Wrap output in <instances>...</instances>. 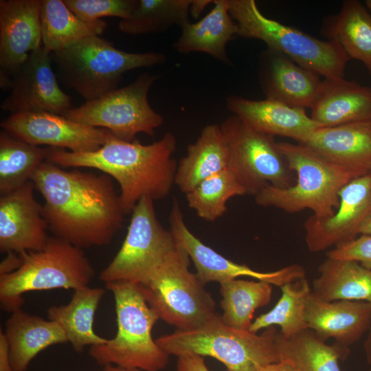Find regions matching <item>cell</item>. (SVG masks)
<instances>
[{
  "label": "cell",
  "mask_w": 371,
  "mask_h": 371,
  "mask_svg": "<svg viewBox=\"0 0 371 371\" xmlns=\"http://www.w3.org/2000/svg\"><path fill=\"white\" fill-rule=\"evenodd\" d=\"M31 181L54 237L89 248L109 245L121 229L126 213L109 175L66 170L46 160Z\"/></svg>",
  "instance_id": "obj_1"
},
{
  "label": "cell",
  "mask_w": 371,
  "mask_h": 371,
  "mask_svg": "<svg viewBox=\"0 0 371 371\" xmlns=\"http://www.w3.org/2000/svg\"><path fill=\"white\" fill-rule=\"evenodd\" d=\"M176 147V138L170 132L146 145L137 139H120L109 132L104 144L95 151L76 153L49 147L46 160L61 168H95L113 178L120 185L121 203L126 214L144 196L155 201L170 194L177 168L172 157Z\"/></svg>",
  "instance_id": "obj_2"
},
{
  "label": "cell",
  "mask_w": 371,
  "mask_h": 371,
  "mask_svg": "<svg viewBox=\"0 0 371 371\" xmlns=\"http://www.w3.org/2000/svg\"><path fill=\"white\" fill-rule=\"evenodd\" d=\"M105 285L115 298L117 330L106 343L90 346V357L102 366L164 370L170 355L153 338V328L159 318L147 303L140 286L122 281Z\"/></svg>",
  "instance_id": "obj_3"
},
{
  "label": "cell",
  "mask_w": 371,
  "mask_h": 371,
  "mask_svg": "<svg viewBox=\"0 0 371 371\" xmlns=\"http://www.w3.org/2000/svg\"><path fill=\"white\" fill-rule=\"evenodd\" d=\"M278 333L274 326L260 335L236 329L225 324L216 314L197 328L176 330L155 340L170 355L192 353L213 357L225 365V371H260L280 361Z\"/></svg>",
  "instance_id": "obj_4"
},
{
  "label": "cell",
  "mask_w": 371,
  "mask_h": 371,
  "mask_svg": "<svg viewBox=\"0 0 371 371\" xmlns=\"http://www.w3.org/2000/svg\"><path fill=\"white\" fill-rule=\"evenodd\" d=\"M278 146L295 173L296 182L287 188L265 187L254 196L260 206L287 213L309 209L316 217H329L339 207L341 188L362 176L324 159L304 145L278 142Z\"/></svg>",
  "instance_id": "obj_5"
},
{
  "label": "cell",
  "mask_w": 371,
  "mask_h": 371,
  "mask_svg": "<svg viewBox=\"0 0 371 371\" xmlns=\"http://www.w3.org/2000/svg\"><path fill=\"white\" fill-rule=\"evenodd\" d=\"M57 76L86 102L117 89L124 74L140 67L161 65L166 56L159 52L133 53L117 49L100 36L85 38L67 48L51 53Z\"/></svg>",
  "instance_id": "obj_6"
},
{
  "label": "cell",
  "mask_w": 371,
  "mask_h": 371,
  "mask_svg": "<svg viewBox=\"0 0 371 371\" xmlns=\"http://www.w3.org/2000/svg\"><path fill=\"white\" fill-rule=\"evenodd\" d=\"M19 254L20 267L0 276L1 306L8 312L21 309L25 293L54 289L75 291L89 286L95 275L82 249L54 236H49L40 250Z\"/></svg>",
  "instance_id": "obj_7"
},
{
  "label": "cell",
  "mask_w": 371,
  "mask_h": 371,
  "mask_svg": "<svg viewBox=\"0 0 371 371\" xmlns=\"http://www.w3.org/2000/svg\"><path fill=\"white\" fill-rule=\"evenodd\" d=\"M238 36L259 39L300 66L326 80L344 77L350 58L334 41H323L265 16L254 0H227Z\"/></svg>",
  "instance_id": "obj_8"
},
{
  "label": "cell",
  "mask_w": 371,
  "mask_h": 371,
  "mask_svg": "<svg viewBox=\"0 0 371 371\" xmlns=\"http://www.w3.org/2000/svg\"><path fill=\"white\" fill-rule=\"evenodd\" d=\"M189 263L188 254L180 246L139 284L159 319L179 330L197 328L216 315L214 299L196 274L189 271Z\"/></svg>",
  "instance_id": "obj_9"
},
{
  "label": "cell",
  "mask_w": 371,
  "mask_h": 371,
  "mask_svg": "<svg viewBox=\"0 0 371 371\" xmlns=\"http://www.w3.org/2000/svg\"><path fill=\"white\" fill-rule=\"evenodd\" d=\"M229 151L228 169L255 196L267 186L287 188L296 182L274 137L259 132L234 115L220 124Z\"/></svg>",
  "instance_id": "obj_10"
},
{
  "label": "cell",
  "mask_w": 371,
  "mask_h": 371,
  "mask_svg": "<svg viewBox=\"0 0 371 371\" xmlns=\"http://www.w3.org/2000/svg\"><path fill=\"white\" fill-rule=\"evenodd\" d=\"M131 213L120 250L100 274L105 284L122 281L142 284L180 247L157 218L152 198H142Z\"/></svg>",
  "instance_id": "obj_11"
},
{
  "label": "cell",
  "mask_w": 371,
  "mask_h": 371,
  "mask_svg": "<svg viewBox=\"0 0 371 371\" xmlns=\"http://www.w3.org/2000/svg\"><path fill=\"white\" fill-rule=\"evenodd\" d=\"M158 75L143 73L126 87L98 99L71 107L61 115L85 125L109 130L120 139L132 142L137 134L153 136L164 122L150 106L148 93Z\"/></svg>",
  "instance_id": "obj_12"
},
{
  "label": "cell",
  "mask_w": 371,
  "mask_h": 371,
  "mask_svg": "<svg viewBox=\"0 0 371 371\" xmlns=\"http://www.w3.org/2000/svg\"><path fill=\"white\" fill-rule=\"evenodd\" d=\"M51 53L43 45L27 58L0 86L11 89L1 104L11 112H48L62 115L71 108V98L59 87L52 70Z\"/></svg>",
  "instance_id": "obj_13"
},
{
  "label": "cell",
  "mask_w": 371,
  "mask_h": 371,
  "mask_svg": "<svg viewBox=\"0 0 371 371\" xmlns=\"http://www.w3.org/2000/svg\"><path fill=\"white\" fill-rule=\"evenodd\" d=\"M168 221L170 231L193 262L196 274L203 285L210 282L221 283L238 277H249L281 287L306 278V270L300 265L293 264L274 271L260 272L219 254L190 232L183 219L179 203L175 199Z\"/></svg>",
  "instance_id": "obj_14"
},
{
  "label": "cell",
  "mask_w": 371,
  "mask_h": 371,
  "mask_svg": "<svg viewBox=\"0 0 371 371\" xmlns=\"http://www.w3.org/2000/svg\"><path fill=\"white\" fill-rule=\"evenodd\" d=\"M3 130L34 146L68 148L73 153H90L105 142L109 131L70 120L48 112L11 113L1 122Z\"/></svg>",
  "instance_id": "obj_15"
},
{
  "label": "cell",
  "mask_w": 371,
  "mask_h": 371,
  "mask_svg": "<svg viewBox=\"0 0 371 371\" xmlns=\"http://www.w3.org/2000/svg\"><path fill=\"white\" fill-rule=\"evenodd\" d=\"M339 205L329 217L312 215L304 222L305 242L316 253L354 240L371 216V172L358 177L339 192Z\"/></svg>",
  "instance_id": "obj_16"
},
{
  "label": "cell",
  "mask_w": 371,
  "mask_h": 371,
  "mask_svg": "<svg viewBox=\"0 0 371 371\" xmlns=\"http://www.w3.org/2000/svg\"><path fill=\"white\" fill-rule=\"evenodd\" d=\"M30 181L20 188L0 196V251L1 253L40 250L49 236L43 205L34 196Z\"/></svg>",
  "instance_id": "obj_17"
},
{
  "label": "cell",
  "mask_w": 371,
  "mask_h": 371,
  "mask_svg": "<svg viewBox=\"0 0 371 371\" xmlns=\"http://www.w3.org/2000/svg\"><path fill=\"white\" fill-rule=\"evenodd\" d=\"M41 0L0 1V81L40 47Z\"/></svg>",
  "instance_id": "obj_18"
},
{
  "label": "cell",
  "mask_w": 371,
  "mask_h": 371,
  "mask_svg": "<svg viewBox=\"0 0 371 371\" xmlns=\"http://www.w3.org/2000/svg\"><path fill=\"white\" fill-rule=\"evenodd\" d=\"M260 80L266 99L305 109L313 106L323 84L317 74L270 49L262 54Z\"/></svg>",
  "instance_id": "obj_19"
},
{
  "label": "cell",
  "mask_w": 371,
  "mask_h": 371,
  "mask_svg": "<svg viewBox=\"0 0 371 371\" xmlns=\"http://www.w3.org/2000/svg\"><path fill=\"white\" fill-rule=\"evenodd\" d=\"M305 320L308 329L326 341L350 348L371 327V304L359 300L325 301L311 291L306 303Z\"/></svg>",
  "instance_id": "obj_20"
},
{
  "label": "cell",
  "mask_w": 371,
  "mask_h": 371,
  "mask_svg": "<svg viewBox=\"0 0 371 371\" xmlns=\"http://www.w3.org/2000/svg\"><path fill=\"white\" fill-rule=\"evenodd\" d=\"M300 144L360 175L371 172V120L319 127Z\"/></svg>",
  "instance_id": "obj_21"
},
{
  "label": "cell",
  "mask_w": 371,
  "mask_h": 371,
  "mask_svg": "<svg viewBox=\"0 0 371 371\" xmlns=\"http://www.w3.org/2000/svg\"><path fill=\"white\" fill-rule=\"evenodd\" d=\"M226 104L254 129L273 137L291 138L297 144L304 143L321 127L306 115L305 109L291 107L273 100H253L229 95Z\"/></svg>",
  "instance_id": "obj_22"
},
{
  "label": "cell",
  "mask_w": 371,
  "mask_h": 371,
  "mask_svg": "<svg viewBox=\"0 0 371 371\" xmlns=\"http://www.w3.org/2000/svg\"><path fill=\"white\" fill-rule=\"evenodd\" d=\"M311 109L321 127L371 120V88L343 78L325 79Z\"/></svg>",
  "instance_id": "obj_23"
},
{
  "label": "cell",
  "mask_w": 371,
  "mask_h": 371,
  "mask_svg": "<svg viewBox=\"0 0 371 371\" xmlns=\"http://www.w3.org/2000/svg\"><path fill=\"white\" fill-rule=\"evenodd\" d=\"M14 371H26L32 359L45 348L67 341L57 322L18 310L12 313L4 332Z\"/></svg>",
  "instance_id": "obj_24"
},
{
  "label": "cell",
  "mask_w": 371,
  "mask_h": 371,
  "mask_svg": "<svg viewBox=\"0 0 371 371\" xmlns=\"http://www.w3.org/2000/svg\"><path fill=\"white\" fill-rule=\"evenodd\" d=\"M213 3V8L201 19L181 27V35L173 47L179 53L203 52L230 64L226 46L238 36V27L229 14L227 0H214Z\"/></svg>",
  "instance_id": "obj_25"
},
{
  "label": "cell",
  "mask_w": 371,
  "mask_h": 371,
  "mask_svg": "<svg viewBox=\"0 0 371 371\" xmlns=\"http://www.w3.org/2000/svg\"><path fill=\"white\" fill-rule=\"evenodd\" d=\"M228 148L220 125L208 124L179 161L175 185L186 194L207 177L228 168Z\"/></svg>",
  "instance_id": "obj_26"
},
{
  "label": "cell",
  "mask_w": 371,
  "mask_h": 371,
  "mask_svg": "<svg viewBox=\"0 0 371 371\" xmlns=\"http://www.w3.org/2000/svg\"><path fill=\"white\" fill-rule=\"evenodd\" d=\"M105 291L102 288L82 287L74 291L69 304L52 306L47 311L48 319L60 325L67 341L77 352H82L87 346L108 341L95 333L93 328L94 316Z\"/></svg>",
  "instance_id": "obj_27"
},
{
  "label": "cell",
  "mask_w": 371,
  "mask_h": 371,
  "mask_svg": "<svg viewBox=\"0 0 371 371\" xmlns=\"http://www.w3.org/2000/svg\"><path fill=\"white\" fill-rule=\"evenodd\" d=\"M311 291L325 301L359 300L371 304V269L353 260L327 258L317 268Z\"/></svg>",
  "instance_id": "obj_28"
},
{
  "label": "cell",
  "mask_w": 371,
  "mask_h": 371,
  "mask_svg": "<svg viewBox=\"0 0 371 371\" xmlns=\"http://www.w3.org/2000/svg\"><path fill=\"white\" fill-rule=\"evenodd\" d=\"M322 32L350 59L362 62L371 76V15L359 1H344L340 11L325 20Z\"/></svg>",
  "instance_id": "obj_29"
},
{
  "label": "cell",
  "mask_w": 371,
  "mask_h": 371,
  "mask_svg": "<svg viewBox=\"0 0 371 371\" xmlns=\"http://www.w3.org/2000/svg\"><path fill=\"white\" fill-rule=\"evenodd\" d=\"M280 361L291 363L296 371H341L339 360L349 355V347L335 342L327 344L307 328L285 338L280 332L276 337Z\"/></svg>",
  "instance_id": "obj_30"
},
{
  "label": "cell",
  "mask_w": 371,
  "mask_h": 371,
  "mask_svg": "<svg viewBox=\"0 0 371 371\" xmlns=\"http://www.w3.org/2000/svg\"><path fill=\"white\" fill-rule=\"evenodd\" d=\"M40 22L42 44L50 53L62 51L85 38L100 36L107 25L102 19L81 20L62 0H41Z\"/></svg>",
  "instance_id": "obj_31"
},
{
  "label": "cell",
  "mask_w": 371,
  "mask_h": 371,
  "mask_svg": "<svg viewBox=\"0 0 371 371\" xmlns=\"http://www.w3.org/2000/svg\"><path fill=\"white\" fill-rule=\"evenodd\" d=\"M219 284L223 322L236 329L249 330L255 311L270 302L273 285L260 280L237 278Z\"/></svg>",
  "instance_id": "obj_32"
},
{
  "label": "cell",
  "mask_w": 371,
  "mask_h": 371,
  "mask_svg": "<svg viewBox=\"0 0 371 371\" xmlns=\"http://www.w3.org/2000/svg\"><path fill=\"white\" fill-rule=\"evenodd\" d=\"M49 148L28 144L7 131L0 132V194L9 193L32 178L46 161Z\"/></svg>",
  "instance_id": "obj_33"
},
{
  "label": "cell",
  "mask_w": 371,
  "mask_h": 371,
  "mask_svg": "<svg viewBox=\"0 0 371 371\" xmlns=\"http://www.w3.org/2000/svg\"><path fill=\"white\" fill-rule=\"evenodd\" d=\"M194 0H137L131 15L118 23L128 35L160 32L189 22Z\"/></svg>",
  "instance_id": "obj_34"
},
{
  "label": "cell",
  "mask_w": 371,
  "mask_h": 371,
  "mask_svg": "<svg viewBox=\"0 0 371 371\" xmlns=\"http://www.w3.org/2000/svg\"><path fill=\"white\" fill-rule=\"evenodd\" d=\"M282 295L275 306L253 321L249 330L258 333L272 326L280 328V333L290 338L307 329L304 313L311 287L306 278L281 287Z\"/></svg>",
  "instance_id": "obj_35"
},
{
  "label": "cell",
  "mask_w": 371,
  "mask_h": 371,
  "mask_svg": "<svg viewBox=\"0 0 371 371\" xmlns=\"http://www.w3.org/2000/svg\"><path fill=\"white\" fill-rule=\"evenodd\" d=\"M245 194L244 188L227 168L207 177L186 195L189 207L201 218L212 222L225 213L229 199Z\"/></svg>",
  "instance_id": "obj_36"
},
{
  "label": "cell",
  "mask_w": 371,
  "mask_h": 371,
  "mask_svg": "<svg viewBox=\"0 0 371 371\" xmlns=\"http://www.w3.org/2000/svg\"><path fill=\"white\" fill-rule=\"evenodd\" d=\"M69 10L79 19L93 22L104 16L127 19L137 0H63Z\"/></svg>",
  "instance_id": "obj_37"
},
{
  "label": "cell",
  "mask_w": 371,
  "mask_h": 371,
  "mask_svg": "<svg viewBox=\"0 0 371 371\" xmlns=\"http://www.w3.org/2000/svg\"><path fill=\"white\" fill-rule=\"evenodd\" d=\"M329 258L353 260L371 269V235L361 234L326 252Z\"/></svg>",
  "instance_id": "obj_38"
},
{
  "label": "cell",
  "mask_w": 371,
  "mask_h": 371,
  "mask_svg": "<svg viewBox=\"0 0 371 371\" xmlns=\"http://www.w3.org/2000/svg\"><path fill=\"white\" fill-rule=\"evenodd\" d=\"M177 371H210L204 357L199 355L186 353L177 357Z\"/></svg>",
  "instance_id": "obj_39"
},
{
  "label": "cell",
  "mask_w": 371,
  "mask_h": 371,
  "mask_svg": "<svg viewBox=\"0 0 371 371\" xmlns=\"http://www.w3.org/2000/svg\"><path fill=\"white\" fill-rule=\"evenodd\" d=\"M6 254L5 258L0 263V276L15 271L22 263V258L19 253L10 251Z\"/></svg>",
  "instance_id": "obj_40"
},
{
  "label": "cell",
  "mask_w": 371,
  "mask_h": 371,
  "mask_svg": "<svg viewBox=\"0 0 371 371\" xmlns=\"http://www.w3.org/2000/svg\"><path fill=\"white\" fill-rule=\"evenodd\" d=\"M0 371H14L4 333L0 330Z\"/></svg>",
  "instance_id": "obj_41"
},
{
  "label": "cell",
  "mask_w": 371,
  "mask_h": 371,
  "mask_svg": "<svg viewBox=\"0 0 371 371\" xmlns=\"http://www.w3.org/2000/svg\"><path fill=\"white\" fill-rule=\"evenodd\" d=\"M260 371H296L293 366L287 361H280L269 363Z\"/></svg>",
  "instance_id": "obj_42"
},
{
  "label": "cell",
  "mask_w": 371,
  "mask_h": 371,
  "mask_svg": "<svg viewBox=\"0 0 371 371\" xmlns=\"http://www.w3.org/2000/svg\"><path fill=\"white\" fill-rule=\"evenodd\" d=\"M212 2H213L212 0H194L191 7L190 14L194 17H198L205 6Z\"/></svg>",
  "instance_id": "obj_43"
},
{
  "label": "cell",
  "mask_w": 371,
  "mask_h": 371,
  "mask_svg": "<svg viewBox=\"0 0 371 371\" xmlns=\"http://www.w3.org/2000/svg\"><path fill=\"white\" fill-rule=\"evenodd\" d=\"M363 350L366 361L369 367L368 371H371V327L368 330L364 340Z\"/></svg>",
  "instance_id": "obj_44"
},
{
  "label": "cell",
  "mask_w": 371,
  "mask_h": 371,
  "mask_svg": "<svg viewBox=\"0 0 371 371\" xmlns=\"http://www.w3.org/2000/svg\"><path fill=\"white\" fill-rule=\"evenodd\" d=\"M102 371H142L138 369H126L114 365H106L103 366Z\"/></svg>",
  "instance_id": "obj_45"
},
{
  "label": "cell",
  "mask_w": 371,
  "mask_h": 371,
  "mask_svg": "<svg viewBox=\"0 0 371 371\" xmlns=\"http://www.w3.org/2000/svg\"><path fill=\"white\" fill-rule=\"evenodd\" d=\"M361 234L371 235V216L368 218V220L361 227L360 231V235Z\"/></svg>",
  "instance_id": "obj_46"
},
{
  "label": "cell",
  "mask_w": 371,
  "mask_h": 371,
  "mask_svg": "<svg viewBox=\"0 0 371 371\" xmlns=\"http://www.w3.org/2000/svg\"><path fill=\"white\" fill-rule=\"evenodd\" d=\"M365 2L368 8L371 11V0H366Z\"/></svg>",
  "instance_id": "obj_47"
}]
</instances>
